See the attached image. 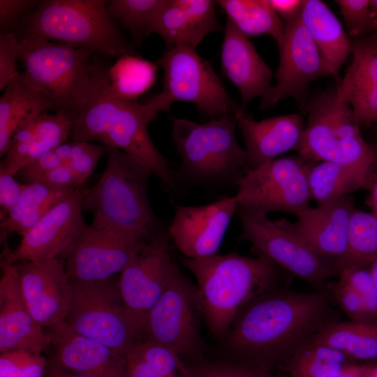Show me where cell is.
<instances>
[{
	"mask_svg": "<svg viewBox=\"0 0 377 377\" xmlns=\"http://www.w3.org/2000/svg\"><path fill=\"white\" fill-rule=\"evenodd\" d=\"M338 321L329 297L313 292L268 290L237 313L226 346L246 364L282 367L328 325Z\"/></svg>",
	"mask_w": 377,
	"mask_h": 377,
	"instance_id": "6da1fadb",
	"label": "cell"
},
{
	"mask_svg": "<svg viewBox=\"0 0 377 377\" xmlns=\"http://www.w3.org/2000/svg\"><path fill=\"white\" fill-rule=\"evenodd\" d=\"M107 73V68L94 65L89 94L73 123L71 140L98 142L118 149L175 191V172L152 142L147 129L159 112L170 111L172 100L163 91L145 104L119 98L108 89Z\"/></svg>",
	"mask_w": 377,
	"mask_h": 377,
	"instance_id": "7a4b0ae2",
	"label": "cell"
},
{
	"mask_svg": "<svg viewBox=\"0 0 377 377\" xmlns=\"http://www.w3.org/2000/svg\"><path fill=\"white\" fill-rule=\"evenodd\" d=\"M106 167L96 184L87 189L83 210L94 215L92 228L147 243L164 228L148 196L151 175L139 161L121 150L108 147Z\"/></svg>",
	"mask_w": 377,
	"mask_h": 377,
	"instance_id": "3957f363",
	"label": "cell"
},
{
	"mask_svg": "<svg viewBox=\"0 0 377 377\" xmlns=\"http://www.w3.org/2000/svg\"><path fill=\"white\" fill-rule=\"evenodd\" d=\"M254 253L256 257L232 252L182 259L196 279L202 314L214 335L226 334L239 311L272 288L283 270L265 255Z\"/></svg>",
	"mask_w": 377,
	"mask_h": 377,
	"instance_id": "277c9868",
	"label": "cell"
},
{
	"mask_svg": "<svg viewBox=\"0 0 377 377\" xmlns=\"http://www.w3.org/2000/svg\"><path fill=\"white\" fill-rule=\"evenodd\" d=\"M172 138L182 164L174 184L186 186L237 188L246 170V151L236 140L235 118L211 119L206 124L171 118Z\"/></svg>",
	"mask_w": 377,
	"mask_h": 377,
	"instance_id": "5b68a950",
	"label": "cell"
},
{
	"mask_svg": "<svg viewBox=\"0 0 377 377\" xmlns=\"http://www.w3.org/2000/svg\"><path fill=\"white\" fill-rule=\"evenodd\" d=\"M104 0H44L25 14L18 35L36 36L110 57L132 54Z\"/></svg>",
	"mask_w": 377,
	"mask_h": 377,
	"instance_id": "8992f818",
	"label": "cell"
},
{
	"mask_svg": "<svg viewBox=\"0 0 377 377\" xmlns=\"http://www.w3.org/2000/svg\"><path fill=\"white\" fill-rule=\"evenodd\" d=\"M18 36L22 74L54 104L56 112L74 123L90 89L94 65L89 57L93 51L36 36Z\"/></svg>",
	"mask_w": 377,
	"mask_h": 377,
	"instance_id": "52a82bcc",
	"label": "cell"
},
{
	"mask_svg": "<svg viewBox=\"0 0 377 377\" xmlns=\"http://www.w3.org/2000/svg\"><path fill=\"white\" fill-rule=\"evenodd\" d=\"M307 123L297 150L313 162L349 165H377V151L363 138L349 103L330 88L310 98L304 109Z\"/></svg>",
	"mask_w": 377,
	"mask_h": 377,
	"instance_id": "ba28073f",
	"label": "cell"
},
{
	"mask_svg": "<svg viewBox=\"0 0 377 377\" xmlns=\"http://www.w3.org/2000/svg\"><path fill=\"white\" fill-rule=\"evenodd\" d=\"M73 285L65 321L79 334L126 355L141 339V330L123 302L113 278Z\"/></svg>",
	"mask_w": 377,
	"mask_h": 377,
	"instance_id": "9c48e42d",
	"label": "cell"
},
{
	"mask_svg": "<svg viewBox=\"0 0 377 377\" xmlns=\"http://www.w3.org/2000/svg\"><path fill=\"white\" fill-rule=\"evenodd\" d=\"M315 163L297 154L246 169L235 195L239 205L297 216L311 206L309 176Z\"/></svg>",
	"mask_w": 377,
	"mask_h": 377,
	"instance_id": "30bf717a",
	"label": "cell"
},
{
	"mask_svg": "<svg viewBox=\"0 0 377 377\" xmlns=\"http://www.w3.org/2000/svg\"><path fill=\"white\" fill-rule=\"evenodd\" d=\"M163 71L162 91L173 102L191 103L211 119L232 117L239 110L235 101L228 94L211 64L195 49L185 44L170 48L157 62Z\"/></svg>",
	"mask_w": 377,
	"mask_h": 377,
	"instance_id": "8fae6325",
	"label": "cell"
},
{
	"mask_svg": "<svg viewBox=\"0 0 377 377\" xmlns=\"http://www.w3.org/2000/svg\"><path fill=\"white\" fill-rule=\"evenodd\" d=\"M237 212L242 226L238 239L251 243L255 252L317 288L334 276L329 263L276 221L270 220L265 211L238 205Z\"/></svg>",
	"mask_w": 377,
	"mask_h": 377,
	"instance_id": "7c38bea8",
	"label": "cell"
},
{
	"mask_svg": "<svg viewBox=\"0 0 377 377\" xmlns=\"http://www.w3.org/2000/svg\"><path fill=\"white\" fill-rule=\"evenodd\" d=\"M201 314L197 287L178 268L145 316L141 340L162 345L179 356L193 354L199 346L198 323Z\"/></svg>",
	"mask_w": 377,
	"mask_h": 377,
	"instance_id": "4fadbf2b",
	"label": "cell"
},
{
	"mask_svg": "<svg viewBox=\"0 0 377 377\" xmlns=\"http://www.w3.org/2000/svg\"><path fill=\"white\" fill-rule=\"evenodd\" d=\"M286 24L278 44L280 60L276 82L262 98V109L272 108L281 100L291 97L304 110L309 101V84L319 77L331 76L300 17Z\"/></svg>",
	"mask_w": 377,
	"mask_h": 377,
	"instance_id": "5bb4252c",
	"label": "cell"
},
{
	"mask_svg": "<svg viewBox=\"0 0 377 377\" xmlns=\"http://www.w3.org/2000/svg\"><path fill=\"white\" fill-rule=\"evenodd\" d=\"M168 229L146 243L120 273L119 291L131 316L142 330L144 318L178 267L170 253Z\"/></svg>",
	"mask_w": 377,
	"mask_h": 377,
	"instance_id": "9a60e30c",
	"label": "cell"
},
{
	"mask_svg": "<svg viewBox=\"0 0 377 377\" xmlns=\"http://www.w3.org/2000/svg\"><path fill=\"white\" fill-rule=\"evenodd\" d=\"M86 191L77 188L54 207L22 237L15 251L6 244L1 261L15 264L59 258L87 226L82 205Z\"/></svg>",
	"mask_w": 377,
	"mask_h": 377,
	"instance_id": "2e32d148",
	"label": "cell"
},
{
	"mask_svg": "<svg viewBox=\"0 0 377 377\" xmlns=\"http://www.w3.org/2000/svg\"><path fill=\"white\" fill-rule=\"evenodd\" d=\"M145 244L87 225L59 258L72 284L103 281L121 273Z\"/></svg>",
	"mask_w": 377,
	"mask_h": 377,
	"instance_id": "e0dca14e",
	"label": "cell"
},
{
	"mask_svg": "<svg viewBox=\"0 0 377 377\" xmlns=\"http://www.w3.org/2000/svg\"><path fill=\"white\" fill-rule=\"evenodd\" d=\"M14 265L22 297L36 322L43 328H49L64 320L73 296L65 260L56 258Z\"/></svg>",
	"mask_w": 377,
	"mask_h": 377,
	"instance_id": "ac0fdd59",
	"label": "cell"
},
{
	"mask_svg": "<svg viewBox=\"0 0 377 377\" xmlns=\"http://www.w3.org/2000/svg\"><path fill=\"white\" fill-rule=\"evenodd\" d=\"M172 204L175 215L169 235L185 258L197 259L217 254L239 205L235 195L204 205Z\"/></svg>",
	"mask_w": 377,
	"mask_h": 377,
	"instance_id": "d6986e66",
	"label": "cell"
},
{
	"mask_svg": "<svg viewBox=\"0 0 377 377\" xmlns=\"http://www.w3.org/2000/svg\"><path fill=\"white\" fill-rule=\"evenodd\" d=\"M355 209L351 195L305 209L295 222L286 219L277 223L303 242L313 252L332 267L344 254L349 223Z\"/></svg>",
	"mask_w": 377,
	"mask_h": 377,
	"instance_id": "ffe728a7",
	"label": "cell"
},
{
	"mask_svg": "<svg viewBox=\"0 0 377 377\" xmlns=\"http://www.w3.org/2000/svg\"><path fill=\"white\" fill-rule=\"evenodd\" d=\"M46 333L54 349L52 361L62 368L87 377H127L125 355L79 334L65 320Z\"/></svg>",
	"mask_w": 377,
	"mask_h": 377,
	"instance_id": "44dd1931",
	"label": "cell"
},
{
	"mask_svg": "<svg viewBox=\"0 0 377 377\" xmlns=\"http://www.w3.org/2000/svg\"><path fill=\"white\" fill-rule=\"evenodd\" d=\"M0 353L24 350L41 354L50 343L31 316L22 295L14 264L1 262Z\"/></svg>",
	"mask_w": 377,
	"mask_h": 377,
	"instance_id": "7402d4cb",
	"label": "cell"
},
{
	"mask_svg": "<svg viewBox=\"0 0 377 377\" xmlns=\"http://www.w3.org/2000/svg\"><path fill=\"white\" fill-rule=\"evenodd\" d=\"M221 70L239 90L242 102L237 117L245 114L253 99L263 98L271 88L272 72L249 37L227 19L221 51Z\"/></svg>",
	"mask_w": 377,
	"mask_h": 377,
	"instance_id": "603a6c76",
	"label": "cell"
},
{
	"mask_svg": "<svg viewBox=\"0 0 377 377\" xmlns=\"http://www.w3.org/2000/svg\"><path fill=\"white\" fill-rule=\"evenodd\" d=\"M245 144L246 169H254L291 150L297 151L304 126L299 114H289L260 121L244 114L235 118Z\"/></svg>",
	"mask_w": 377,
	"mask_h": 377,
	"instance_id": "cb8c5ba5",
	"label": "cell"
},
{
	"mask_svg": "<svg viewBox=\"0 0 377 377\" xmlns=\"http://www.w3.org/2000/svg\"><path fill=\"white\" fill-rule=\"evenodd\" d=\"M215 4L209 0H165L151 20L146 36L159 35L167 48L185 44L195 49L207 35L219 29Z\"/></svg>",
	"mask_w": 377,
	"mask_h": 377,
	"instance_id": "d4e9b609",
	"label": "cell"
},
{
	"mask_svg": "<svg viewBox=\"0 0 377 377\" xmlns=\"http://www.w3.org/2000/svg\"><path fill=\"white\" fill-rule=\"evenodd\" d=\"M73 121L66 115L43 112L27 120L15 131L9 150L1 161L0 174L15 176L46 152L71 138Z\"/></svg>",
	"mask_w": 377,
	"mask_h": 377,
	"instance_id": "484cf974",
	"label": "cell"
},
{
	"mask_svg": "<svg viewBox=\"0 0 377 377\" xmlns=\"http://www.w3.org/2000/svg\"><path fill=\"white\" fill-rule=\"evenodd\" d=\"M300 19L337 84L340 70L351 52L350 39L339 19L320 0H303Z\"/></svg>",
	"mask_w": 377,
	"mask_h": 377,
	"instance_id": "4316f807",
	"label": "cell"
},
{
	"mask_svg": "<svg viewBox=\"0 0 377 377\" xmlns=\"http://www.w3.org/2000/svg\"><path fill=\"white\" fill-rule=\"evenodd\" d=\"M52 110H55L54 104L20 73L8 84L0 98V156L4 157L9 150L20 126Z\"/></svg>",
	"mask_w": 377,
	"mask_h": 377,
	"instance_id": "83f0119b",
	"label": "cell"
},
{
	"mask_svg": "<svg viewBox=\"0 0 377 377\" xmlns=\"http://www.w3.org/2000/svg\"><path fill=\"white\" fill-rule=\"evenodd\" d=\"M376 172L377 165L318 162L311 168L309 176L311 200L320 206L351 195L360 189H369Z\"/></svg>",
	"mask_w": 377,
	"mask_h": 377,
	"instance_id": "f1b7e54d",
	"label": "cell"
},
{
	"mask_svg": "<svg viewBox=\"0 0 377 377\" xmlns=\"http://www.w3.org/2000/svg\"><path fill=\"white\" fill-rule=\"evenodd\" d=\"M76 188L25 184L7 216L0 221V241L3 243L12 232L22 237L40 219Z\"/></svg>",
	"mask_w": 377,
	"mask_h": 377,
	"instance_id": "f546056e",
	"label": "cell"
},
{
	"mask_svg": "<svg viewBox=\"0 0 377 377\" xmlns=\"http://www.w3.org/2000/svg\"><path fill=\"white\" fill-rule=\"evenodd\" d=\"M335 348L353 362L377 359V319L366 321H336L312 340Z\"/></svg>",
	"mask_w": 377,
	"mask_h": 377,
	"instance_id": "4dcf8cb0",
	"label": "cell"
},
{
	"mask_svg": "<svg viewBox=\"0 0 377 377\" xmlns=\"http://www.w3.org/2000/svg\"><path fill=\"white\" fill-rule=\"evenodd\" d=\"M226 13L227 19L243 34L272 36L277 45L281 40L286 24L271 7L268 0L215 1Z\"/></svg>",
	"mask_w": 377,
	"mask_h": 377,
	"instance_id": "1f68e13d",
	"label": "cell"
},
{
	"mask_svg": "<svg viewBox=\"0 0 377 377\" xmlns=\"http://www.w3.org/2000/svg\"><path fill=\"white\" fill-rule=\"evenodd\" d=\"M377 260V217L355 209L350 217L344 254L333 267V275L368 267Z\"/></svg>",
	"mask_w": 377,
	"mask_h": 377,
	"instance_id": "d6a6232c",
	"label": "cell"
},
{
	"mask_svg": "<svg viewBox=\"0 0 377 377\" xmlns=\"http://www.w3.org/2000/svg\"><path fill=\"white\" fill-rule=\"evenodd\" d=\"M158 63L133 54L117 57L108 69V87L121 99L135 101L155 83Z\"/></svg>",
	"mask_w": 377,
	"mask_h": 377,
	"instance_id": "836d02e7",
	"label": "cell"
},
{
	"mask_svg": "<svg viewBox=\"0 0 377 377\" xmlns=\"http://www.w3.org/2000/svg\"><path fill=\"white\" fill-rule=\"evenodd\" d=\"M355 363L342 351L311 341L282 367L291 377H339Z\"/></svg>",
	"mask_w": 377,
	"mask_h": 377,
	"instance_id": "e575fe53",
	"label": "cell"
},
{
	"mask_svg": "<svg viewBox=\"0 0 377 377\" xmlns=\"http://www.w3.org/2000/svg\"><path fill=\"white\" fill-rule=\"evenodd\" d=\"M350 39L353 61L336 87L345 101L353 94L377 85V31Z\"/></svg>",
	"mask_w": 377,
	"mask_h": 377,
	"instance_id": "d590c367",
	"label": "cell"
},
{
	"mask_svg": "<svg viewBox=\"0 0 377 377\" xmlns=\"http://www.w3.org/2000/svg\"><path fill=\"white\" fill-rule=\"evenodd\" d=\"M165 0H110L107 1L108 16L119 22L133 38L140 43L156 12Z\"/></svg>",
	"mask_w": 377,
	"mask_h": 377,
	"instance_id": "8d00e7d4",
	"label": "cell"
},
{
	"mask_svg": "<svg viewBox=\"0 0 377 377\" xmlns=\"http://www.w3.org/2000/svg\"><path fill=\"white\" fill-rule=\"evenodd\" d=\"M47 365L41 354L8 350L0 355V377H45Z\"/></svg>",
	"mask_w": 377,
	"mask_h": 377,
	"instance_id": "74e56055",
	"label": "cell"
},
{
	"mask_svg": "<svg viewBox=\"0 0 377 377\" xmlns=\"http://www.w3.org/2000/svg\"><path fill=\"white\" fill-rule=\"evenodd\" d=\"M371 0H337L346 27L348 37L356 38L377 31V15L373 12Z\"/></svg>",
	"mask_w": 377,
	"mask_h": 377,
	"instance_id": "f35d334b",
	"label": "cell"
},
{
	"mask_svg": "<svg viewBox=\"0 0 377 377\" xmlns=\"http://www.w3.org/2000/svg\"><path fill=\"white\" fill-rule=\"evenodd\" d=\"M108 147L103 144L75 141L73 148L72 160L67 165L83 184L93 173L99 160L106 155Z\"/></svg>",
	"mask_w": 377,
	"mask_h": 377,
	"instance_id": "ab89813d",
	"label": "cell"
},
{
	"mask_svg": "<svg viewBox=\"0 0 377 377\" xmlns=\"http://www.w3.org/2000/svg\"><path fill=\"white\" fill-rule=\"evenodd\" d=\"M191 369L193 377H278L267 369L246 364L210 362Z\"/></svg>",
	"mask_w": 377,
	"mask_h": 377,
	"instance_id": "60d3db41",
	"label": "cell"
},
{
	"mask_svg": "<svg viewBox=\"0 0 377 377\" xmlns=\"http://www.w3.org/2000/svg\"><path fill=\"white\" fill-rule=\"evenodd\" d=\"M339 277L357 293L369 316L377 319V289L369 267L343 272Z\"/></svg>",
	"mask_w": 377,
	"mask_h": 377,
	"instance_id": "b9f144b4",
	"label": "cell"
},
{
	"mask_svg": "<svg viewBox=\"0 0 377 377\" xmlns=\"http://www.w3.org/2000/svg\"><path fill=\"white\" fill-rule=\"evenodd\" d=\"M19 36L12 32L0 34V89H4L8 84L20 73L16 68V60L19 57Z\"/></svg>",
	"mask_w": 377,
	"mask_h": 377,
	"instance_id": "7bdbcfd3",
	"label": "cell"
},
{
	"mask_svg": "<svg viewBox=\"0 0 377 377\" xmlns=\"http://www.w3.org/2000/svg\"><path fill=\"white\" fill-rule=\"evenodd\" d=\"M336 302L350 320H372L357 293L343 279L339 278L333 289ZM376 320V319H375Z\"/></svg>",
	"mask_w": 377,
	"mask_h": 377,
	"instance_id": "ee69618b",
	"label": "cell"
},
{
	"mask_svg": "<svg viewBox=\"0 0 377 377\" xmlns=\"http://www.w3.org/2000/svg\"><path fill=\"white\" fill-rule=\"evenodd\" d=\"M37 0H0L1 34L17 33L20 21L40 3Z\"/></svg>",
	"mask_w": 377,
	"mask_h": 377,
	"instance_id": "f6af8a7d",
	"label": "cell"
},
{
	"mask_svg": "<svg viewBox=\"0 0 377 377\" xmlns=\"http://www.w3.org/2000/svg\"><path fill=\"white\" fill-rule=\"evenodd\" d=\"M360 126L377 121V85L359 91L346 100Z\"/></svg>",
	"mask_w": 377,
	"mask_h": 377,
	"instance_id": "bcb514c9",
	"label": "cell"
},
{
	"mask_svg": "<svg viewBox=\"0 0 377 377\" xmlns=\"http://www.w3.org/2000/svg\"><path fill=\"white\" fill-rule=\"evenodd\" d=\"M62 165L66 164L53 149L23 168L15 175L20 177L24 184H31L43 173Z\"/></svg>",
	"mask_w": 377,
	"mask_h": 377,
	"instance_id": "7dc6e473",
	"label": "cell"
},
{
	"mask_svg": "<svg viewBox=\"0 0 377 377\" xmlns=\"http://www.w3.org/2000/svg\"><path fill=\"white\" fill-rule=\"evenodd\" d=\"M13 177L0 174V221L7 216L15 205L25 184L17 181Z\"/></svg>",
	"mask_w": 377,
	"mask_h": 377,
	"instance_id": "c3c4849f",
	"label": "cell"
},
{
	"mask_svg": "<svg viewBox=\"0 0 377 377\" xmlns=\"http://www.w3.org/2000/svg\"><path fill=\"white\" fill-rule=\"evenodd\" d=\"M36 182L51 186L75 188L83 185L67 165H62L43 173L34 183Z\"/></svg>",
	"mask_w": 377,
	"mask_h": 377,
	"instance_id": "681fc988",
	"label": "cell"
},
{
	"mask_svg": "<svg viewBox=\"0 0 377 377\" xmlns=\"http://www.w3.org/2000/svg\"><path fill=\"white\" fill-rule=\"evenodd\" d=\"M125 357L127 377H163L133 349L131 348Z\"/></svg>",
	"mask_w": 377,
	"mask_h": 377,
	"instance_id": "f907efd6",
	"label": "cell"
},
{
	"mask_svg": "<svg viewBox=\"0 0 377 377\" xmlns=\"http://www.w3.org/2000/svg\"><path fill=\"white\" fill-rule=\"evenodd\" d=\"M271 7L285 21L290 23L300 17L302 0H268Z\"/></svg>",
	"mask_w": 377,
	"mask_h": 377,
	"instance_id": "816d5d0a",
	"label": "cell"
},
{
	"mask_svg": "<svg viewBox=\"0 0 377 377\" xmlns=\"http://www.w3.org/2000/svg\"><path fill=\"white\" fill-rule=\"evenodd\" d=\"M374 364L353 363L339 377H370Z\"/></svg>",
	"mask_w": 377,
	"mask_h": 377,
	"instance_id": "f5cc1de1",
	"label": "cell"
},
{
	"mask_svg": "<svg viewBox=\"0 0 377 377\" xmlns=\"http://www.w3.org/2000/svg\"><path fill=\"white\" fill-rule=\"evenodd\" d=\"M45 377H87L71 372L57 364L54 361L48 362Z\"/></svg>",
	"mask_w": 377,
	"mask_h": 377,
	"instance_id": "db71d44e",
	"label": "cell"
},
{
	"mask_svg": "<svg viewBox=\"0 0 377 377\" xmlns=\"http://www.w3.org/2000/svg\"><path fill=\"white\" fill-rule=\"evenodd\" d=\"M368 190L370 193L367 198V204L371 207V212L377 217V172Z\"/></svg>",
	"mask_w": 377,
	"mask_h": 377,
	"instance_id": "11a10c76",
	"label": "cell"
},
{
	"mask_svg": "<svg viewBox=\"0 0 377 377\" xmlns=\"http://www.w3.org/2000/svg\"><path fill=\"white\" fill-rule=\"evenodd\" d=\"M369 269L377 289V260H376L369 266Z\"/></svg>",
	"mask_w": 377,
	"mask_h": 377,
	"instance_id": "9f6ffc18",
	"label": "cell"
},
{
	"mask_svg": "<svg viewBox=\"0 0 377 377\" xmlns=\"http://www.w3.org/2000/svg\"><path fill=\"white\" fill-rule=\"evenodd\" d=\"M370 5L371 10L377 15V0H371Z\"/></svg>",
	"mask_w": 377,
	"mask_h": 377,
	"instance_id": "6f0895ef",
	"label": "cell"
},
{
	"mask_svg": "<svg viewBox=\"0 0 377 377\" xmlns=\"http://www.w3.org/2000/svg\"><path fill=\"white\" fill-rule=\"evenodd\" d=\"M370 377H377V364H374Z\"/></svg>",
	"mask_w": 377,
	"mask_h": 377,
	"instance_id": "680465c9",
	"label": "cell"
},
{
	"mask_svg": "<svg viewBox=\"0 0 377 377\" xmlns=\"http://www.w3.org/2000/svg\"></svg>",
	"mask_w": 377,
	"mask_h": 377,
	"instance_id": "91938a15",
	"label": "cell"
}]
</instances>
